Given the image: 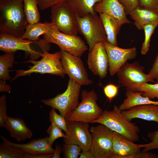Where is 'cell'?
Here are the masks:
<instances>
[{
    "label": "cell",
    "mask_w": 158,
    "mask_h": 158,
    "mask_svg": "<svg viewBox=\"0 0 158 158\" xmlns=\"http://www.w3.org/2000/svg\"><path fill=\"white\" fill-rule=\"evenodd\" d=\"M28 23L23 0H0V32L21 37Z\"/></svg>",
    "instance_id": "cell-1"
},
{
    "label": "cell",
    "mask_w": 158,
    "mask_h": 158,
    "mask_svg": "<svg viewBox=\"0 0 158 158\" xmlns=\"http://www.w3.org/2000/svg\"><path fill=\"white\" fill-rule=\"evenodd\" d=\"M121 111L119 107L115 105L112 111H104L101 116L91 123L103 124L132 142L138 141L139 127L127 119Z\"/></svg>",
    "instance_id": "cell-2"
},
{
    "label": "cell",
    "mask_w": 158,
    "mask_h": 158,
    "mask_svg": "<svg viewBox=\"0 0 158 158\" xmlns=\"http://www.w3.org/2000/svg\"><path fill=\"white\" fill-rule=\"evenodd\" d=\"M35 43L42 50H46V45L52 43L57 45L60 49L80 57L88 49L80 37L77 35L65 34L58 30L52 24L42 38L36 41Z\"/></svg>",
    "instance_id": "cell-3"
},
{
    "label": "cell",
    "mask_w": 158,
    "mask_h": 158,
    "mask_svg": "<svg viewBox=\"0 0 158 158\" xmlns=\"http://www.w3.org/2000/svg\"><path fill=\"white\" fill-rule=\"evenodd\" d=\"M42 51V58L40 60H30L26 62L33 64L32 66H29V69L15 70L16 73L12 80L19 77L29 75L33 73H49L64 77L66 74L61 62L60 51L54 53H50L46 50Z\"/></svg>",
    "instance_id": "cell-4"
},
{
    "label": "cell",
    "mask_w": 158,
    "mask_h": 158,
    "mask_svg": "<svg viewBox=\"0 0 158 158\" xmlns=\"http://www.w3.org/2000/svg\"><path fill=\"white\" fill-rule=\"evenodd\" d=\"M75 17L78 32L85 38L88 45L89 51L97 43L107 41L102 22L97 13L88 14L83 17L75 14Z\"/></svg>",
    "instance_id": "cell-5"
},
{
    "label": "cell",
    "mask_w": 158,
    "mask_h": 158,
    "mask_svg": "<svg viewBox=\"0 0 158 158\" xmlns=\"http://www.w3.org/2000/svg\"><path fill=\"white\" fill-rule=\"evenodd\" d=\"M81 100L75 109L66 118V120L91 123L102 115L103 110L98 105V96L94 90L82 91Z\"/></svg>",
    "instance_id": "cell-6"
},
{
    "label": "cell",
    "mask_w": 158,
    "mask_h": 158,
    "mask_svg": "<svg viewBox=\"0 0 158 158\" xmlns=\"http://www.w3.org/2000/svg\"><path fill=\"white\" fill-rule=\"evenodd\" d=\"M81 85L69 78L67 88L63 93L47 99H42L45 104L59 111L65 118L79 104V99Z\"/></svg>",
    "instance_id": "cell-7"
},
{
    "label": "cell",
    "mask_w": 158,
    "mask_h": 158,
    "mask_svg": "<svg viewBox=\"0 0 158 158\" xmlns=\"http://www.w3.org/2000/svg\"><path fill=\"white\" fill-rule=\"evenodd\" d=\"M92 138L90 150L95 158H111L114 155L113 148L114 131L99 124L90 129Z\"/></svg>",
    "instance_id": "cell-8"
},
{
    "label": "cell",
    "mask_w": 158,
    "mask_h": 158,
    "mask_svg": "<svg viewBox=\"0 0 158 158\" xmlns=\"http://www.w3.org/2000/svg\"><path fill=\"white\" fill-rule=\"evenodd\" d=\"M51 23L60 31L66 34L77 35L78 31L75 14L65 1L51 7Z\"/></svg>",
    "instance_id": "cell-9"
},
{
    "label": "cell",
    "mask_w": 158,
    "mask_h": 158,
    "mask_svg": "<svg viewBox=\"0 0 158 158\" xmlns=\"http://www.w3.org/2000/svg\"><path fill=\"white\" fill-rule=\"evenodd\" d=\"M144 67L138 61L131 63L126 62L116 73L118 83L130 90L146 83H156L154 79L144 72Z\"/></svg>",
    "instance_id": "cell-10"
},
{
    "label": "cell",
    "mask_w": 158,
    "mask_h": 158,
    "mask_svg": "<svg viewBox=\"0 0 158 158\" xmlns=\"http://www.w3.org/2000/svg\"><path fill=\"white\" fill-rule=\"evenodd\" d=\"M61 60L64 70L69 78L82 85L93 83L88 77L87 72L80 57L60 49Z\"/></svg>",
    "instance_id": "cell-11"
},
{
    "label": "cell",
    "mask_w": 158,
    "mask_h": 158,
    "mask_svg": "<svg viewBox=\"0 0 158 158\" xmlns=\"http://www.w3.org/2000/svg\"><path fill=\"white\" fill-rule=\"evenodd\" d=\"M68 133L63 142L66 144H74L80 146L82 150L90 149L92 135L88 123L67 120Z\"/></svg>",
    "instance_id": "cell-12"
},
{
    "label": "cell",
    "mask_w": 158,
    "mask_h": 158,
    "mask_svg": "<svg viewBox=\"0 0 158 158\" xmlns=\"http://www.w3.org/2000/svg\"><path fill=\"white\" fill-rule=\"evenodd\" d=\"M109 60V71L110 75L116 74L127 61L135 59L137 56L135 47L124 49L111 44L107 41L103 43Z\"/></svg>",
    "instance_id": "cell-13"
},
{
    "label": "cell",
    "mask_w": 158,
    "mask_h": 158,
    "mask_svg": "<svg viewBox=\"0 0 158 158\" xmlns=\"http://www.w3.org/2000/svg\"><path fill=\"white\" fill-rule=\"evenodd\" d=\"M33 41L11 35L0 33V50L5 52H15L22 50L30 54V60H35L41 57L42 52L35 51L30 47Z\"/></svg>",
    "instance_id": "cell-14"
},
{
    "label": "cell",
    "mask_w": 158,
    "mask_h": 158,
    "mask_svg": "<svg viewBox=\"0 0 158 158\" xmlns=\"http://www.w3.org/2000/svg\"><path fill=\"white\" fill-rule=\"evenodd\" d=\"M89 51L87 60L89 68L94 75L101 79L105 78L109 69V60L103 43H97Z\"/></svg>",
    "instance_id": "cell-15"
},
{
    "label": "cell",
    "mask_w": 158,
    "mask_h": 158,
    "mask_svg": "<svg viewBox=\"0 0 158 158\" xmlns=\"http://www.w3.org/2000/svg\"><path fill=\"white\" fill-rule=\"evenodd\" d=\"M94 10L96 13L105 14L112 18L120 29L123 24L131 23L118 0H102L95 5Z\"/></svg>",
    "instance_id": "cell-16"
},
{
    "label": "cell",
    "mask_w": 158,
    "mask_h": 158,
    "mask_svg": "<svg viewBox=\"0 0 158 158\" xmlns=\"http://www.w3.org/2000/svg\"><path fill=\"white\" fill-rule=\"evenodd\" d=\"M113 148L114 155L111 158H130L140 152L143 144L134 143L120 134L114 131Z\"/></svg>",
    "instance_id": "cell-17"
},
{
    "label": "cell",
    "mask_w": 158,
    "mask_h": 158,
    "mask_svg": "<svg viewBox=\"0 0 158 158\" xmlns=\"http://www.w3.org/2000/svg\"><path fill=\"white\" fill-rule=\"evenodd\" d=\"M48 137L33 140L28 143L21 144L13 142L0 136L4 142L20 149L24 153L30 154L54 153L55 149L49 144Z\"/></svg>",
    "instance_id": "cell-18"
},
{
    "label": "cell",
    "mask_w": 158,
    "mask_h": 158,
    "mask_svg": "<svg viewBox=\"0 0 158 158\" xmlns=\"http://www.w3.org/2000/svg\"><path fill=\"white\" fill-rule=\"evenodd\" d=\"M121 112L126 118L130 121L138 118L149 121H153L158 124V105L143 104L134 107Z\"/></svg>",
    "instance_id": "cell-19"
},
{
    "label": "cell",
    "mask_w": 158,
    "mask_h": 158,
    "mask_svg": "<svg viewBox=\"0 0 158 158\" xmlns=\"http://www.w3.org/2000/svg\"><path fill=\"white\" fill-rule=\"evenodd\" d=\"M4 127L9 131L10 136L18 142L30 139L33 135L32 131L24 121L18 118L8 116Z\"/></svg>",
    "instance_id": "cell-20"
},
{
    "label": "cell",
    "mask_w": 158,
    "mask_h": 158,
    "mask_svg": "<svg viewBox=\"0 0 158 158\" xmlns=\"http://www.w3.org/2000/svg\"><path fill=\"white\" fill-rule=\"evenodd\" d=\"M139 30H143L148 24L158 23V13L154 10L140 6L134 9L129 13Z\"/></svg>",
    "instance_id": "cell-21"
},
{
    "label": "cell",
    "mask_w": 158,
    "mask_h": 158,
    "mask_svg": "<svg viewBox=\"0 0 158 158\" xmlns=\"http://www.w3.org/2000/svg\"><path fill=\"white\" fill-rule=\"evenodd\" d=\"M126 98L119 106L121 111L129 109L134 107L143 104H154L158 105V101L151 100L143 97L141 92L133 91L126 89Z\"/></svg>",
    "instance_id": "cell-22"
},
{
    "label": "cell",
    "mask_w": 158,
    "mask_h": 158,
    "mask_svg": "<svg viewBox=\"0 0 158 158\" xmlns=\"http://www.w3.org/2000/svg\"><path fill=\"white\" fill-rule=\"evenodd\" d=\"M102 0H66L65 1L75 13L80 17L94 14L95 5Z\"/></svg>",
    "instance_id": "cell-23"
},
{
    "label": "cell",
    "mask_w": 158,
    "mask_h": 158,
    "mask_svg": "<svg viewBox=\"0 0 158 158\" xmlns=\"http://www.w3.org/2000/svg\"><path fill=\"white\" fill-rule=\"evenodd\" d=\"M52 25L51 22L47 21L44 23L39 22L32 24H28L24 34L21 37L33 41L39 40V37L46 34Z\"/></svg>",
    "instance_id": "cell-24"
},
{
    "label": "cell",
    "mask_w": 158,
    "mask_h": 158,
    "mask_svg": "<svg viewBox=\"0 0 158 158\" xmlns=\"http://www.w3.org/2000/svg\"><path fill=\"white\" fill-rule=\"evenodd\" d=\"M107 37V42L111 45L117 46V35L120 28L111 18L103 13H99Z\"/></svg>",
    "instance_id": "cell-25"
},
{
    "label": "cell",
    "mask_w": 158,
    "mask_h": 158,
    "mask_svg": "<svg viewBox=\"0 0 158 158\" xmlns=\"http://www.w3.org/2000/svg\"><path fill=\"white\" fill-rule=\"evenodd\" d=\"M24 11L28 24L39 22L40 15L37 0H23Z\"/></svg>",
    "instance_id": "cell-26"
},
{
    "label": "cell",
    "mask_w": 158,
    "mask_h": 158,
    "mask_svg": "<svg viewBox=\"0 0 158 158\" xmlns=\"http://www.w3.org/2000/svg\"><path fill=\"white\" fill-rule=\"evenodd\" d=\"M15 52L5 53L0 56V79L10 80L11 77L9 68H12L14 62Z\"/></svg>",
    "instance_id": "cell-27"
},
{
    "label": "cell",
    "mask_w": 158,
    "mask_h": 158,
    "mask_svg": "<svg viewBox=\"0 0 158 158\" xmlns=\"http://www.w3.org/2000/svg\"><path fill=\"white\" fill-rule=\"evenodd\" d=\"M24 153L20 149L3 142L0 145V158H24Z\"/></svg>",
    "instance_id": "cell-28"
},
{
    "label": "cell",
    "mask_w": 158,
    "mask_h": 158,
    "mask_svg": "<svg viewBox=\"0 0 158 158\" xmlns=\"http://www.w3.org/2000/svg\"><path fill=\"white\" fill-rule=\"evenodd\" d=\"M131 90L142 93L143 96L151 99L155 98L158 99V83L154 84L145 83Z\"/></svg>",
    "instance_id": "cell-29"
},
{
    "label": "cell",
    "mask_w": 158,
    "mask_h": 158,
    "mask_svg": "<svg viewBox=\"0 0 158 158\" xmlns=\"http://www.w3.org/2000/svg\"><path fill=\"white\" fill-rule=\"evenodd\" d=\"M158 25V23H156L148 24L144 26L145 38L141 49V53L142 55L145 54L148 51L151 37Z\"/></svg>",
    "instance_id": "cell-30"
},
{
    "label": "cell",
    "mask_w": 158,
    "mask_h": 158,
    "mask_svg": "<svg viewBox=\"0 0 158 158\" xmlns=\"http://www.w3.org/2000/svg\"><path fill=\"white\" fill-rule=\"evenodd\" d=\"M55 110L52 108L49 112V119L51 124L56 126L64 131L65 133H67V120L61 114H58Z\"/></svg>",
    "instance_id": "cell-31"
},
{
    "label": "cell",
    "mask_w": 158,
    "mask_h": 158,
    "mask_svg": "<svg viewBox=\"0 0 158 158\" xmlns=\"http://www.w3.org/2000/svg\"><path fill=\"white\" fill-rule=\"evenodd\" d=\"M62 152L65 158H77L82 151L81 147L74 144L62 145Z\"/></svg>",
    "instance_id": "cell-32"
},
{
    "label": "cell",
    "mask_w": 158,
    "mask_h": 158,
    "mask_svg": "<svg viewBox=\"0 0 158 158\" xmlns=\"http://www.w3.org/2000/svg\"><path fill=\"white\" fill-rule=\"evenodd\" d=\"M62 130L56 126L51 124L48 129L47 132L49 134L48 142L50 145L52 146L54 141L56 139L62 138H66V136L62 131Z\"/></svg>",
    "instance_id": "cell-33"
},
{
    "label": "cell",
    "mask_w": 158,
    "mask_h": 158,
    "mask_svg": "<svg viewBox=\"0 0 158 158\" xmlns=\"http://www.w3.org/2000/svg\"><path fill=\"white\" fill-rule=\"evenodd\" d=\"M148 136L151 141L143 144V152H148L152 150L158 149V130L149 133Z\"/></svg>",
    "instance_id": "cell-34"
},
{
    "label": "cell",
    "mask_w": 158,
    "mask_h": 158,
    "mask_svg": "<svg viewBox=\"0 0 158 158\" xmlns=\"http://www.w3.org/2000/svg\"><path fill=\"white\" fill-rule=\"evenodd\" d=\"M6 97L2 95L0 98V127H4L5 121L8 116L6 113Z\"/></svg>",
    "instance_id": "cell-35"
},
{
    "label": "cell",
    "mask_w": 158,
    "mask_h": 158,
    "mask_svg": "<svg viewBox=\"0 0 158 158\" xmlns=\"http://www.w3.org/2000/svg\"><path fill=\"white\" fill-rule=\"evenodd\" d=\"M122 5L126 14H129L134 9L140 5L139 0H118Z\"/></svg>",
    "instance_id": "cell-36"
},
{
    "label": "cell",
    "mask_w": 158,
    "mask_h": 158,
    "mask_svg": "<svg viewBox=\"0 0 158 158\" xmlns=\"http://www.w3.org/2000/svg\"><path fill=\"white\" fill-rule=\"evenodd\" d=\"M105 95L111 101L117 95L118 92V87L114 84L110 83L106 85L104 88Z\"/></svg>",
    "instance_id": "cell-37"
},
{
    "label": "cell",
    "mask_w": 158,
    "mask_h": 158,
    "mask_svg": "<svg viewBox=\"0 0 158 158\" xmlns=\"http://www.w3.org/2000/svg\"><path fill=\"white\" fill-rule=\"evenodd\" d=\"M66 0H37L38 7L42 11H44L52 6L65 1Z\"/></svg>",
    "instance_id": "cell-38"
},
{
    "label": "cell",
    "mask_w": 158,
    "mask_h": 158,
    "mask_svg": "<svg viewBox=\"0 0 158 158\" xmlns=\"http://www.w3.org/2000/svg\"><path fill=\"white\" fill-rule=\"evenodd\" d=\"M148 74L154 79H156L158 77V54Z\"/></svg>",
    "instance_id": "cell-39"
},
{
    "label": "cell",
    "mask_w": 158,
    "mask_h": 158,
    "mask_svg": "<svg viewBox=\"0 0 158 158\" xmlns=\"http://www.w3.org/2000/svg\"><path fill=\"white\" fill-rule=\"evenodd\" d=\"M141 6L152 9L156 11L155 0H139Z\"/></svg>",
    "instance_id": "cell-40"
},
{
    "label": "cell",
    "mask_w": 158,
    "mask_h": 158,
    "mask_svg": "<svg viewBox=\"0 0 158 158\" xmlns=\"http://www.w3.org/2000/svg\"><path fill=\"white\" fill-rule=\"evenodd\" d=\"M53 155V153L35 154L24 153V158H51Z\"/></svg>",
    "instance_id": "cell-41"
},
{
    "label": "cell",
    "mask_w": 158,
    "mask_h": 158,
    "mask_svg": "<svg viewBox=\"0 0 158 158\" xmlns=\"http://www.w3.org/2000/svg\"><path fill=\"white\" fill-rule=\"evenodd\" d=\"M11 88L10 86L7 85L4 80L0 79V91L3 92H10Z\"/></svg>",
    "instance_id": "cell-42"
},
{
    "label": "cell",
    "mask_w": 158,
    "mask_h": 158,
    "mask_svg": "<svg viewBox=\"0 0 158 158\" xmlns=\"http://www.w3.org/2000/svg\"><path fill=\"white\" fill-rule=\"evenodd\" d=\"M62 152V147L60 145L56 144L55 149L52 158H60V154Z\"/></svg>",
    "instance_id": "cell-43"
},
{
    "label": "cell",
    "mask_w": 158,
    "mask_h": 158,
    "mask_svg": "<svg viewBox=\"0 0 158 158\" xmlns=\"http://www.w3.org/2000/svg\"><path fill=\"white\" fill-rule=\"evenodd\" d=\"M79 158H95L90 150L85 151L82 150L80 155Z\"/></svg>",
    "instance_id": "cell-44"
},
{
    "label": "cell",
    "mask_w": 158,
    "mask_h": 158,
    "mask_svg": "<svg viewBox=\"0 0 158 158\" xmlns=\"http://www.w3.org/2000/svg\"><path fill=\"white\" fill-rule=\"evenodd\" d=\"M155 10L158 13V0H155Z\"/></svg>",
    "instance_id": "cell-45"
},
{
    "label": "cell",
    "mask_w": 158,
    "mask_h": 158,
    "mask_svg": "<svg viewBox=\"0 0 158 158\" xmlns=\"http://www.w3.org/2000/svg\"><path fill=\"white\" fill-rule=\"evenodd\" d=\"M158 83V77L156 79V83Z\"/></svg>",
    "instance_id": "cell-46"
}]
</instances>
